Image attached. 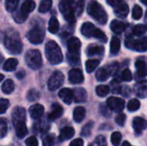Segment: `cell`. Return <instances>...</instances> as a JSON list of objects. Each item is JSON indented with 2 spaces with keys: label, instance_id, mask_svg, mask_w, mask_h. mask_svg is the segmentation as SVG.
Segmentation results:
<instances>
[{
  "label": "cell",
  "instance_id": "obj_58",
  "mask_svg": "<svg viewBox=\"0 0 147 146\" xmlns=\"http://www.w3.org/2000/svg\"><path fill=\"white\" fill-rule=\"evenodd\" d=\"M3 78H4V76H3V74H1V73H0V83L3 81Z\"/></svg>",
  "mask_w": 147,
  "mask_h": 146
},
{
  "label": "cell",
  "instance_id": "obj_44",
  "mask_svg": "<svg viewBox=\"0 0 147 146\" xmlns=\"http://www.w3.org/2000/svg\"><path fill=\"white\" fill-rule=\"evenodd\" d=\"M40 97V93L36 89H29L27 94V99L29 102H34Z\"/></svg>",
  "mask_w": 147,
  "mask_h": 146
},
{
  "label": "cell",
  "instance_id": "obj_12",
  "mask_svg": "<svg viewBox=\"0 0 147 146\" xmlns=\"http://www.w3.org/2000/svg\"><path fill=\"white\" fill-rule=\"evenodd\" d=\"M81 48V41L77 37H71L67 41L68 53L70 54H79Z\"/></svg>",
  "mask_w": 147,
  "mask_h": 146
},
{
  "label": "cell",
  "instance_id": "obj_48",
  "mask_svg": "<svg viewBox=\"0 0 147 146\" xmlns=\"http://www.w3.org/2000/svg\"><path fill=\"white\" fill-rule=\"evenodd\" d=\"M118 69H119V65H118V63H117V62H114V63H112L111 65H109L106 70L108 71V72H109V75H115V74L117 72Z\"/></svg>",
  "mask_w": 147,
  "mask_h": 146
},
{
  "label": "cell",
  "instance_id": "obj_14",
  "mask_svg": "<svg viewBox=\"0 0 147 146\" xmlns=\"http://www.w3.org/2000/svg\"><path fill=\"white\" fill-rule=\"evenodd\" d=\"M63 108L58 104V103H53L51 107V112L48 114V120L51 121H54L60 118L63 114Z\"/></svg>",
  "mask_w": 147,
  "mask_h": 146
},
{
  "label": "cell",
  "instance_id": "obj_22",
  "mask_svg": "<svg viewBox=\"0 0 147 146\" xmlns=\"http://www.w3.org/2000/svg\"><path fill=\"white\" fill-rule=\"evenodd\" d=\"M86 53L88 56H102L104 54V47L98 45H90L88 46L86 50Z\"/></svg>",
  "mask_w": 147,
  "mask_h": 146
},
{
  "label": "cell",
  "instance_id": "obj_6",
  "mask_svg": "<svg viewBox=\"0 0 147 146\" xmlns=\"http://www.w3.org/2000/svg\"><path fill=\"white\" fill-rule=\"evenodd\" d=\"M107 3L114 8L115 14L120 18H125L129 12V7L124 0H107Z\"/></svg>",
  "mask_w": 147,
  "mask_h": 146
},
{
  "label": "cell",
  "instance_id": "obj_46",
  "mask_svg": "<svg viewBox=\"0 0 147 146\" xmlns=\"http://www.w3.org/2000/svg\"><path fill=\"white\" fill-rule=\"evenodd\" d=\"M121 78H122V80H124L126 82L132 81L133 80V74H132L131 71L129 69L124 70L121 73Z\"/></svg>",
  "mask_w": 147,
  "mask_h": 146
},
{
  "label": "cell",
  "instance_id": "obj_37",
  "mask_svg": "<svg viewBox=\"0 0 147 146\" xmlns=\"http://www.w3.org/2000/svg\"><path fill=\"white\" fill-rule=\"evenodd\" d=\"M140 102L137 99H133V100L129 101V102L127 103V109L130 112L137 111L140 108Z\"/></svg>",
  "mask_w": 147,
  "mask_h": 146
},
{
  "label": "cell",
  "instance_id": "obj_33",
  "mask_svg": "<svg viewBox=\"0 0 147 146\" xmlns=\"http://www.w3.org/2000/svg\"><path fill=\"white\" fill-rule=\"evenodd\" d=\"M109 74L108 71L105 68H103V67H102L99 70H97V71L96 73V77L100 82L106 81L109 78Z\"/></svg>",
  "mask_w": 147,
  "mask_h": 146
},
{
  "label": "cell",
  "instance_id": "obj_50",
  "mask_svg": "<svg viewBox=\"0 0 147 146\" xmlns=\"http://www.w3.org/2000/svg\"><path fill=\"white\" fill-rule=\"evenodd\" d=\"M7 133V124L5 120L0 119V138H3Z\"/></svg>",
  "mask_w": 147,
  "mask_h": 146
},
{
  "label": "cell",
  "instance_id": "obj_32",
  "mask_svg": "<svg viewBox=\"0 0 147 146\" xmlns=\"http://www.w3.org/2000/svg\"><path fill=\"white\" fill-rule=\"evenodd\" d=\"M135 93L137 96L145 98L146 96V81H144L143 83H140L139 84H137L135 86Z\"/></svg>",
  "mask_w": 147,
  "mask_h": 146
},
{
  "label": "cell",
  "instance_id": "obj_36",
  "mask_svg": "<svg viewBox=\"0 0 147 146\" xmlns=\"http://www.w3.org/2000/svg\"><path fill=\"white\" fill-rule=\"evenodd\" d=\"M13 18H14V20H15L16 22H18V23H22V22H24L27 20L28 15L23 14L20 9H18V10H16V11H15V12L13 13Z\"/></svg>",
  "mask_w": 147,
  "mask_h": 146
},
{
  "label": "cell",
  "instance_id": "obj_54",
  "mask_svg": "<svg viewBox=\"0 0 147 146\" xmlns=\"http://www.w3.org/2000/svg\"><path fill=\"white\" fill-rule=\"evenodd\" d=\"M70 146H84V141L81 139H76L71 142Z\"/></svg>",
  "mask_w": 147,
  "mask_h": 146
},
{
  "label": "cell",
  "instance_id": "obj_13",
  "mask_svg": "<svg viewBox=\"0 0 147 146\" xmlns=\"http://www.w3.org/2000/svg\"><path fill=\"white\" fill-rule=\"evenodd\" d=\"M26 118V111L23 108L16 107L13 109L12 112V121L14 125L17 124L18 122H24Z\"/></svg>",
  "mask_w": 147,
  "mask_h": 146
},
{
  "label": "cell",
  "instance_id": "obj_19",
  "mask_svg": "<svg viewBox=\"0 0 147 146\" xmlns=\"http://www.w3.org/2000/svg\"><path fill=\"white\" fill-rule=\"evenodd\" d=\"M75 134V130L71 127V126H65L64 127L59 133V142H64L65 140H68L70 139H71Z\"/></svg>",
  "mask_w": 147,
  "mask_h": 146
},
{
  "label": "cell",
  "instance_id": "obj_3",
  "mask_svg": "<svg viewBox=\"0 0 147 146\" xmlns=\"http://www.w3.org/2000/svg\"><path fill=\"white\" fill-rule=\"evenodd\" d=\"M88 14L93 17L98 23L104 25L108 21V14L104 8L96 0H91L87 6Z\"/></svg>",
  "mask_w": 147,
  "mask_h": 146
},
{
  "label": "cell",
  "instance_id": "obj_34",
  "mask_svg": "<svg viewBox=\"0 0 147 146\" xmlns=\"http://www.w3.org/2000/svg\"><path fill=\"white\" fill-rule=\"evenodd\" d=\"M52 5H53L52 0H43L39 6V11L40 13H47L51 9Z\"/></svg>",
  "mask_w": 147,
  "mask_h": 146
},
{
  "label": "cell",
  "instance_id": "obj_29",
  "mask_svg": "<svg viewBox=\"0 0 147 146\" xmlns=\"http://www.w3.org/2000/svg\"><path fill=\"white\" fill-rule=\"evenodd\" d=\"M121 49V40L118 37L114 36L110 42V52L113 54H117Z\"/></svg>",
  "mask_w": 147,
  "mask_h": 146
},
{
  "label": "cell",
  "instance_id": "obj_51",
  "mask_svg": "<svg viewBox=\"0 0 147 146\" xmlns=\"http://www.w3.org/2000/svg\"><path fill=\"white\" fill-rule=\"evenodd\" d=\"M126 120H127L126 114H118V115L116 116V118H115V122H116L119 126H123L125 125Z\"/></svg>",
  "mask_w": 147,
  "mask_h": 146
},
{
  "label": "cell",
  "instance_id": "obj_39",
  "mask_svg": "<svg viewBox=\"0 0 147 146\" xmlns=\"http://www.w3.org/2000/svg\"><path fill=\"white\" fill-rule=\"evenodd\" d=\"M89 146H107V141L104 136L99 135Z\"/></svg>",
  "mask_w": 147,
  "mask_h": 146
},
{
  "label": "cell",
  "instance_id": "obj_52",
  "mask_svg": "<svg viewBox=\"0 0 147 146\" xmlns=\"http://www.w3.org/2000/svg\"><path fill=\"white\" fill-rule=\"evenodd\" d=\"M111 87H112V91L115 94H119L121 93V88L118 82L116 81H112L111 82Z\"/></svg>",
  "mask_w": 147,
  "mask_h": 146
},
{
  "label": "cell",
  "instance_id": "obj_24",
  "mask_svg": "<svg viewBox=\"0 0 147 146\" xmlns=\"http://www.w3.org/2000/svg\"><path fill=\"white\" fill-rule=\"evenodd\" d=\"M137 69V76L140 78H146V65L144 60H137L135 63Z\"/></svg>",
  "mask_w": 147,
  "mask_h": 146
},
{
  "label": "cell",
  "instance_id": "obj_47",
  "mask_svg": "<svg viewBox=\"0 0 147 146\" xmlns=\"http://www.w3.org/2000/svg\"><path fill=\"white\" fill-rule=\"evenodd\" d=\"M54 136L53 135H47L43 139V146H53L54 145Z\"/></svg>",
  "mask_w": 147,
  "mask_h": 146
},
{
  "label": "cell",
  "instance_id": "obj_38",
  "mask_svg": "<svg viewBox=\"0 0 147 146\" xmlns=\"http://www.w3.org/2000/svg\"><path fill=\"white\" fill-rule=\"evenodd\" d=\"M19 0H5V8L9 12H13L16 10L18 5Z\"/></svg>",
  "mask_w": 147,
  "mask_h": 146
},
{
  "label": "cell",
  "instance_id": "obj_18",
  "mask_svg": "<svg viewBox=\"0 0 147 146\" xmlns=\"http://www.w3.org/2000/svg\"><path fill=\"white\" fill-rule=\"evenodd\" d=\"M133 127L137 134H140L146 127V121L140 117H135L133 120Z\"/></svg>",
  "mask_w": 147,
  "mask_h": 146
},
{
  "label": "cell",
  "instance_id": "obj_59",
  "mask_svg": "<svg viewBox=\"0 0 147 146\" xmlns=\"http://www.w3.org/2000/svg\"><path fill=\"white\" fill-rule=\"evenodd\" d=\"M141 2L145 4V5H146V3H147V1L146 0H141Z\"/></svg>",
  "mask_w": 147,
  "mask_h": 146
},
{
  "label": "cell",
  "instance_id": "obj_27",
  "mask_svg": "<svg viewBox=\"0 0 147 146\" xmlns=\"http://www.w3.org/2000/svg\"><path fill=\"white\" fill-rule=\"evenodd\" d=\"M18 65V60L14 58H10L5 61V63L3 65V69L6 71H12L16 70V68Z\"/></svg>",
  "mask_w": 147,
  "mask_h": 146
},
{
  "label": "cell",
  "instance_id": "obj_40",
  "mask_svg": "<svg viewBox=\"0 0 147 146\" xmlns=\"http://www.w3.org/2000/svg\"><path fill=\"white\" fill-rule=\"evenodd\" d=\"M146 31V27L142 24H138L133 28V34L136 36H140L144 34Z\"/></svg>",
  "mask_w": 147,
  "mask_h": 146
},
{
  "label": "cell",
  "instance_id": "obj_42",
  "mask_svg": "<svg viewBox=\"0 0 147 146\" xmlns=\"http://www.w3.org/2000/svg\"><path fill=\"white\" fill-rule=\"evenodd\" d=\"M142 15H143V9H142V8L140 5L136 4L134 7V9H133V13H132L133 18L135 19V20H139V19L141 18Z\"/></svg>",
  "mask_w": 147,
  "mask_h": 146
},
{
  "label": "cell",
  "instance_id": "obj_17",
  "mask_svg": "<svg viewBox=\"0 0 147 146\" xmlns=\"http://www.w3.org/2000/svg\"><path fill=\"white\" fill-rule=\"evenodd\" d=\"M127 28V23L118 21V20H113L111 22V24H110L111 30L116 34H122L126 30Z\"/></svg>",
  "mask_w": 147,
  "mask_h": 146
},
{
  "label": "cell",
  "instance_id": "obj_43",
  "mask_svg": "<svg viewBox=\"0 0 147 146\" xmlns=\"http://www.w3.org/2000/svg\"><path fill=\"white\" fill-rule=\"evenodd\" d=\"M93 128V122L92 121H90L88 122L82 129L81 131V135L83 137H88L90 135V133H91V130Z\"/></svg>",
  "mask_w": 147,
  "mask_h": 146
},
{
  "label": "cell",
  "instance_id": "obj_1",
  "mask_svg": "<svg viewBox=\"0 0 147 146\" xmlns=\"http://www.w3.org/2000/svg\"><path fill=\"white\" fill-rule=\"evenodd\" d=\"M84 7V0H61L59 4L61 15L70 24L75 23L76 16L82 14Z\"/></svg>",
  "mask_w": 147,
  "mask_h": 146
},
{
  "label": "cell",
  "instance_id": "obj_25",
  "mask_svg": "<svg viewBox=\"0 0 147 146\" xmlns=\"http://www.w3.org/2000/svg\"><path fill=\"white\" fill-rule=\"evenodd\" d=\"M35 9V3L33 0H26L23 2V3L21 6L20 10L25 14V15H28L29 13H31L34 9Z\"/></svg>",
  "mask_w": 147,
  "mask_h": 146
},
{
  "label": "cell",
  "instance_id": "obj_55",
  "mask_svg": "<svg viewBox=\"0 0 147 146\" xmlns=\"http://www.w3.org/2000/svg\"><path fill=\"white\" fill-rule=\"evenodd\" d=\"M24 75H25V73H24L23 71H21V72H18V73L16 74V77H17L19 79H21V78H22V77H24Z\"/></svg>",
  "mask_w": 147,
  "mask_h": 146
},
{
  "label": "cell",
  "instance_id": "obj_2",
  "mask_svg": "<svg viewBox=\"0 0 147 146\" xmlns=\"http://www.w3.org/2000/svg\"><path fill=\"white\" fill-rule=\"evenodd\" d=\"M4 46L6 49L12 54H19L22 51V43L17 31L9 28L4 35Z\"/></svg>",
  "mask_w": 147,
  "mask_h": 146
},
{
  "label": "cell",
  "instance_id": "obj_15",
  "mask_svg": "<svg viewBox=\"0 0 147 146\" xmlns=\"http://www.w3.org/2000/svg\"><path fill=\"white\" fill-rule=\"evenodd\" d=\"M96 29H97V28H96V26L93 23L85 22L81 27V33L84 36H85L87 38H90V37H94V34H95Z\"/></svg>",
  "mask_w": 147,
  "mask_h": 146
},
{
  "label": "cell",
  "instance_id": "obj_49",
  "mask_svg": "<svg viewBox=\"0 0 147 146\" xmlns=\"http://www.w3.org/2000/svg\"><path fill=\"white\" fill-rule=\"evenodd\" d=\"M67 59L68 62L71 65H77L79 62V54H67Z\"/></svg>",
  "mask_w": 147,
  "mask_h": 146
},
{
  "label": "cell",
  "instance_id": "obj_16",
  "mask_svg": "<svg viewBox=\"0 0 147 146\" xmlns=\"http://www.w3.org/2000/svg\"><path fill=\"white\" fill-rule=\"evenodd\" d=\"M59 96L63 102L68 105L71 104V102L73 101V92L71 89H68V88H65L59 90Z\"/></svg>",
  "mask_w": 147,
  "mask_h": 146
},
{
  "label": "cell",
  "instance_id": "obj_21",
  "mask_svg": "<svg viewBox=\"0 0 147 146\" xmlns=\"http://www.w3.org/2000/svg\"><path fill=\"white\" fill-rule=\"evenodd\" d=\"M73 100L76 102H84L87 99V92L83 88H78L72 90Z\"/></svg>",
  "mask_w": 147,
  "mask_h": 146
},
{
  "label": "cell",
  "instance_id": "obj_23",
  "mask_svg": "<svg viewBox=\"0 0 147 146\" xmlns=\"http://www.w3.org/2000/svg\"><path fill=\"white\" fill-rule=\"evenodd\" d=\"M86 115V110L84 107H77L73 111V119L77 123H80L84 120Z\"/></svg>",
  "mask_w": 147,
  "mask_h": 146
},
{
  "label": "cell",
  "instance_id": "obj_45",
  "mask_svg": "<svg viewBox=\"0 0 147 146\" xmlns=\"http://www.w3.org/2000/svg\"><path fill=\"white\" fill-rule=\"evenodd\" d=\"M9 107V102L7 99H0V114H4Z\"/></svg>",
  "mask_w": 147,
  "mask_h": 146
},
{
  "label": "cell",
  "instance_id": "obj_9",
  "mask_svg": "<svg viewBox=\"0 0 147 146\" xmlns=\"http://www.w3.org/2000/svg\"><path fill=\"white\" fill-rule=\"evenodd\" d=\"M64 79H65V77L61 71H54L48 79V82H47L48 89L51 91L57 90L63 84Z\"/></svg>",
  "mask_w": 147,
  "mask_h": 146
},
{
  "label": "cell",
  "instance_id": "obj_57",
  "mask_svg": "<svg viewBox=\"0 0 147 146\" xmlns=\"http://www.w3.org/2000/svg\"><path fill=\"white\" fill-rule=\"evenodd\" d=\"M3 57L2 54L0 53V65H1V64L3 63Z\"/></svg>",
  "mask_w": 147,
  "mask_h": 146
},
{
  "label": "cell",
  "instance_id": "obj_11",
  "mask_svg": "<svg viewBox=\"0 0 147 146\" xmlns=\"http://www.w3.org/2000/svg\"><path fill=\"white\" fill-rule=\"evenodd\" d=\"M69 82L72 84H78L84 82V74L83 71L79 69H72L69 71L68 74Z\"/></svg>",
  "mask_w": 147,
  "mask_h": 146
},
{
  "label": "cell",
  "instance_id": "obj_5",
  "mask_svg": "<svg viewBox=\"0 0 147 146\" xmlns=\"http://www.w3.org/2000/svg\"><path fill=\"white\" fill-rule=\"evenodd\" d=\"M25 62L32 70H38L42 65V58L40 51L29 50L25 54Z\"/></svg>",
  "mask_w": 147,
  "mask_h": 146
},
{
  "label": "cell",
  "instance_id": "obj_28",
  "mask_svg": "<svg viewBox=\"0 0 147 146\" xmlns=\"http://www.w3.org/2000/svg\"><path fill=\"white\" fill-rule=\"evenodd\" d=\"M2 91L6 94V95H9L11 94L14 89H15V83L11 79H7L3 82V83L2 84Z\"/></svg>",
  "mask_w": 147,
  "mask_h": 146
},
{
  "label": "cell",
  "instance_id": "obj_7",
  "mask_svg": "<svg viewBox=\"0 0 147 146\" xmlns=\"http://www.w3.org/2000/svg\"><path fill=\"white\" fill-rule=\"evenodd\" d=\"M45 37V29L40 26L36 25L31 28L27 34V39L33 44H40Z\"/></svg>",
  "mask_w": 147,
  "mask_h": 146
},
{
  "label": "cell",
  "instance_id": "obj_41",
  "mask_svg": "<svg viewBox=\"0 0 147 146\" xmlns=\"http://www.w3.org/2000/svg\"><path fill=\"white\" fill-rule=\"evenodd\" d=\"M121 133L119 132H115L112 133L111 135V143L112 145L115 146H119L121 144Z\"/></svg>",
  "mask_w": 147,
  "mask_h": 146
},
{
  "label": "cell",
  "instance_id": "obj_20",
  "mask_svg": "<svg viewBox=\"0 0 147 146\" xmlns=\"http://www.w3.org/2000/svg\"><path fill=\"white\" fill-rule=\"evenodd\" d=\"M44 113V107L40 104H34L29 108L30 117L34 120L39 119Z\"/></svg>",
  "mask_w": 147,
  "mask_h": 146
},
{
  "label": "cell",
  "instance_id": "obj_35",
  "mask_svg": "<svg viewBox=\"0 0 147 146\" xmlns=\"http://www.w3.org/2000/svg\"><path fill=\"white\" fill-rule=\"evenodd\" d=\"M109 91H110V89L107 85H99L96 88V93L100 97L106 96L109 93Z\"/></svg>",
  "mask_w": 147,
  "mask_h": 146
},
{
  "label": "cell",
  "instance_id": "obj_31",
  "mask_svg": "<svg viewBox=\"0 0 147 146\" xmlns=\"http://www.w3.org/2000/svg\"><path fill=\"white\" fill-rule=\"evenodd\" d=\"M99 64H100V61L98 59H89V60H87L86 63H85L86 71L88 73L93 72L97 68Z\"/></svg>",
  "mask_w": 147,
  "mask_h": 146
},
{
  "label": "cell",
  "instance_id": "obj_26",
  "mask_svg": "<svg viewBox=\"0 0 147 146\" xmlns=\"http://www.w3.org/2000/svg\"><path fill=\"white\" fill-rule=\"evenodd\" d=\"M15 128H16V136L19 139L24 138L28 133V128L25 125V122H18L17 124L15 125Z\"/></svg>",
  "mask_w": 147,
  "mask_h": 146
},
{
  "label": "cell",
  "instance_id": "obj_53",
  "mask_svg": "<svg viewBox=\"0 0 147 146\" xmlns=\"http://www.w3.org/2000/svg\"><path fill=\"white\" fill-rule=\"evenodd\" d=\"M27 146H38V140L35 137H29L25 141Z\"/></svg>",
  "mask_w": 147,
  "mask_h": 146
},
{
  "label": "cell",
  "instance_id": "obj_8",
  "mask_svg": "<svg viewBox=\"0 0 147 146\" xmlns=\"http://www.w3.org/2000/svg\"><path fill=\"white\" fill-rule=\"evenodd\" d=\"M126 46L131 49H134L135 51L144 52L147 50L146 37H143L140 40H134L132 37L128 36L127 39H126Z\"/></svg>",
  "mask_w": 147,
  "mask_h": 146
},
{
  "label": "cell",
  "instance_id": "obj_56",
  "mask_svg": "<svg viewBox=\"0 0 147 146\" xmlns=\"http://www.w3.org/2000/svg\"><path fill=\"white\" fill-rule=\"evenodd\" d=\"M122 146H132L130 145V143L129 142H127V141H125L123 144H122Z\"/></svg>",
  "mask_w": 147,
  "mask_h": 146
},
{
  "label": "cell",
  "instance_id": "obj_4",
  "mask_svg": "<svg viewBox=\"0 0 147 146\" xmlns=\"http://www.w3.org/2000/svg\"><path fill=\"white\" fill-rule=\"evenodd\" d=\"M46 57L52 65H58L63 61V54L60 47L54 40H50L46 44Z\"/></svg>",
  "mask_w": 147,
  "mask_h": 146
},
{
  "label": "cell",
  "instance_id": "obj_30",
  "mask_svg": "<svg viewBox=\"0 0 147 146\" xmlns=\"http://www.w3.org/2000/svg\"><path fill=\"white\" fill-rule=\"evenodd\" d=\"M59 29V22L58 19L55 16L51 17V19L49 21V25H48L49 32L52 34H56V33H58Z\"/></svg>",
  "mask_w": 147,
  "mask_h": 146
},
{
  "label": "cell",
  "instance_id": "obj_10",
  "mask_svg": "<svg viewBox=\"0 0 147 146\" xmlns=\"http://www.w3.org/2000/svg\"><path fill=\"white\" fill-rule=\"evenodd\" d=\"M126 102L123 99L118 98V97H109L107 100V106L111 111H114L115 113H121L125 108Z\"/></svg>",
  "mask_w": 147,
  "mask_h": 146
}]
</instances>
